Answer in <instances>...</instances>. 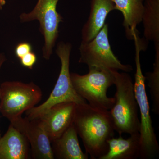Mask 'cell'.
<instances>
[{
  "instance_id": "cell-9",
  "label": "cell",
  "mask_w": 159,
  "mask_h": 159,
  "mask_svg": "<svg viewBox=\"0 0 159 159\" xmlns=\"http://www.w3.org/2000/svg\"><path fill=\"white\" fill-rule=\"evenodd\" d=\"M26 137L31 146L34 159H54L51 142L39 118L30 120L20 117L10 122Z\"/></svg>"
},
{
  "instance_id": "cell-10",
  "label": "cell",
  "mask_w": 159,
  "mask_h": 159,
  "mask_svg": "<svg viewBox=\"0 0 159 159\" xmlns=\"http://www.w3.org/2000/svg\"><path fill=\"white\" fill-rule=\"evenodd\" d=\"M77 104L72 102L57 103L38 118L44 127L51 143L73 124Z\"/></svg>"
},
{
  "instance_id": "cell-11",
  "label": "cell",
  "mask_w": 159,
  "mask_h": 159,
  "mask_svg": "<svg viewBox=\"0 0 159 159\" xmlns=\"http://www.w3.org/2000/svg\"><path fill=\"white\" fill-rule=\"evenodd\" d=\"M31 152L28 139L12 124L0 138V159L31 158Z\"/></svg>"
},
{
  "instance_id": "cell-3",
  "label": "cell",
  "mask_w": 159,
  "mask_h": 159,
  "mask_svg": "<svg viewBox=\"0 0 159 159\" xmlns=\"http://www.w3.org/2000/svg\"><path fill=\"white\" fill-rule=\"evenodd\" d=\"M87 74L71 73L72 84L75 91L89 105L109 111L115 102V97H109L107 91L114 85L111 70L103 67H89Z\"/></svg>"
},
{
  "instance_id": "cell-4",
  "label": "cell",
  "mask_w": 159,
  "mask_h": 159,
  "mask_svg": "<svg viewBox=\"0 0 159 159\" xmlns=\"http://www.w3.org/2000/svg\"><path fill=\"white\" fill-rule=\"evenodd\" d=\"M135 63L134 91L140 112V155L139 158H153L159 153V146L151 117L150 107L145 89L146 78L142 73L140 62V45L135 42Z\"/></svg>"
},
{
  "instance_id": "cell-20",
  "label": "cell",
  "mask_w": 159,
  "mask_h": 159,
  "mask_svg": "<svg viewBox=\"0 0 159 159\" xmlns=\"http://www.w3.org/2000/svg\"><path fill=\"white\" fill-rule=\"evenodd\" d=\"M6 60V57L5 54L1 53L0 54V66H2Z\"/></svg>"
},
{
  "instance_id": "cell-5",
  "label": "cell",
  "mask_w": 159,
  "mask_h": 159,
  "mask_svg": "<svg viewBox=\"0 0 159 159\" xmlns=\"http://www.w3.org/2000/svg\"><path fill=\"white\" fill-rule=\"evenodd\" d=\"M72 45L61 42L58 44L56 52L60 59L61 67L57 82L48 98L42 104L26 111L28 119H36L47 111L51 107L60 102H72L76 104L87 103L74 89L70 71V56Z\"/></svg>"
},
{
  "instance_id": "cell-7",
  "label": "cell",
  "mask_w": 159,
  "mask_h": 159,
  "mask_svg": "<svg viewBox=\"0 0 159 159\" xmlns=\"http://www.w3.org/2000/svg\"><path fill=\"white\" fill-rule=\"evenodd\" d=\"M80 63L88 67H103L110 70L129 73L133 70L130 65L122 64L112 51L108 39V25L105 24L96 37L79 48Z\"/></svg>"
},
{
  "instance_id": "cell-6",
  "label": "cell",
  "mask_w": 159,
  "mask_h": 159,
  "mask_svg": "<svg viewBox=\"0 0 159 159\" xmlns=\"http://www.w3.org/2000/svg\"><path fill=\"white\" fill-rule=\"evenodd\" d=\"M42 92L34 82L6 81L0 84V112L11 122L38 104Z\"/></svg>"
},
{
  "instance_id": "cell-16",
  "label": "cell",
  "mask_w": 159,
  "mask_h": 159,
  "mask_svg": "<svg viewBox=\"0 0 159 159\" xmlns=\"http://www.w3.org/2000/svg\"><path fill=\"white\" fill-rule=\"evenodd\" d=\"M142 22L145 39L159 45V0H145Z\"/></svg>"
},
{
  "instance_id": "cell-1",
  "label": "cell",
  "mask_w": 159,
  "mask_h": 159,
  "mask_svg": "<svg viewBox=\"0 0 159 159\" xmlns=\"http://www.w3.org/2000/svg\"><path fill=\"white\" fill-rule=\"evenodd\" d=\"M73 124L91 159H99L107 152L115 131L109 111L88 103L77 104Z\"/></svg>"
},
{
  "instance_id": "cell-8",
  "label": "cell",
  "mask_w": 159,
  "mask_h": 159,
  "mask_svg": "<svg viewBox=\"0 0 159 159\" xmlns=\"http://www.w3.org/2000/svg\"><path fill=\"white\" fill-rule=\"evenodd\" d=\"M59 0H38L36 6L29 13L20 15L21 22L37 20L39 23V31L44 39L43 48V57L49 60L58 37L60 23L63 21L61 16L57 12V5Z\"/></svg>"
},
{
  "instance_id": "cell-13",
  "label": "cell",
  "mask_w": 159,
  "mask_h": 159,
  "mask_svg": "<svg viewBox=\"0 0 159 159\" xmlns=\"http://www.w3.org/2000/svg\"><path fill=\"white\" fill-rule=\"evenodd\" d=\"M51 143L54 159H88V155L81 149L78 134L73 123L60 137Z\"/></svg>"
},
{
  "instance_id": "cell-12",
  "label": "cell",
  "mask_w": 159,
  "mask_h": 159,
  "mask_svg": "<svg viewBox=\"0 0 159 159\" xmlns=\"http://www.w3.org/2000/svg\"><path fill=\"white\" fill-rule=\"evenodd\" d=\"M116 10L113 0H91L88 20L82 29V43H88L96 37L105 24L107 16Z\"/></svg>"
},
{
  "instance_id": "cell-14",
  "label": "cell",
  "mask_w": 159,
  "mask_h": 159,
  "mask_svg": "<svg viewBox=\"0 0 159 159\" xmlns=\"http://www.w3.org/2000/svg\"><path fill=\"white\" fill-rule=\"evenodd\" d=\"M116 10L122 12L124 17L123 25L129 39L140 38L137 26L142 21L144 0H113Z\"/></svg>"
},
{
  "instance_id": "cell-15",
  "label": "cell",
  "mask_w": 159,
  "mask_h": 159,
  "mask_svg": "<svg viewBox=\"0 0 159 159\" xmlns=\"http://www.w3.org/2000/svg\"><path fill=\"white\" fill-rule=\"evenodd\" d=\"M127 139L121 135L108 141V150L99 159H136L140 158L139 133L129 135Z\"/></svg>"
},
{
  "instance_id": "cell-17",
  "label": "cell",
  "mask_w": 159,
  "mask_h": 159,
  "mask_svg": "<svg viewBox=\"0 0 159 159\" xmlns=\"http://www.w3.org/2000/svg\"><path fill=\"white\" fill-rule=\"evenodd\" d=\"M155 59L153 70L146 73V80H148V86L152 102V111L158 115L159 113V45L155 46Z\"/></svg>"
},
{
  "instance_id": "cell-21",
  "label": "cell",
  "mask_w": 159,
  "mask_h": 159,
  "mask_svg": "<svg viewBox=\"0 0 159 159\" xmlns=\"http://www.w3.org/2000/svg\"><path fill=\"white\" fill-rule=\"evenodd\" d=\"M6 3V0H0V10L2 9L3 7Z\"/></svg>"
},
{
  "instance_id": "cell-19",
  "label": "cell",
  "mask_w": 159,
  "mask_h": 159,
  "mask_svg": "<svg viewBox=\"0 0 159 159\" xmlns=\"http://www.w3.org/2000/svg\"><path fill=\"white\" fill-rule=\"evenodd\" d=\"M32 51V47L31 44L25 42L18 44L15 48L14 53L16 57L20 59Z\"/></svg>"
},
{
  "instance_id": "cell-18",
  "label": "cell",
  "mask_w": 159,
  "mask_h": 159,
  "mask_svg": "<svg viewBox=\"0 0 159 159\" xmlns=\"http://www.w3.org/2000/svg\"><path fill=\"white\" fill-rule=\"evenodd\" d=\"M20 60V64L23 66L31 70L37 62V57L36 54L32 51L23 56Z\"/></svg>"
},
{
  "instance_id": "cell-2",
  "label": "cell",
  "mask_w": 159,
  "mask_h": 159,
  "mask_svg": "<svg viewBox=\"0 0 159 159\" xmlns=\"http://www.w3.org/2000/svg\"><path fill=\"white\" fill-rule=\"evenodd\" d=\"M111 70L114 77L116 92L115 103L109 111L115 131L119 135L139 133V107L131 77L126 72L119 73L116 70Z\"/></svg>"
},
{
  "instance_id": "cell-22",
  "label": "cell",
  "mask_w": 159,
  "mask_h": 159,
  "mask_svg": "<svg viewBox=\"0 0 159 159\" xmlns=\"http://www.w3.org/2000/svg\"><path fill=\"white\" fill-rule=\"evenodd\" d=\"M2 66H0V70H1V67H2ZM1 133H0V138H1Z\"/></svg>"
}]
</instances>
